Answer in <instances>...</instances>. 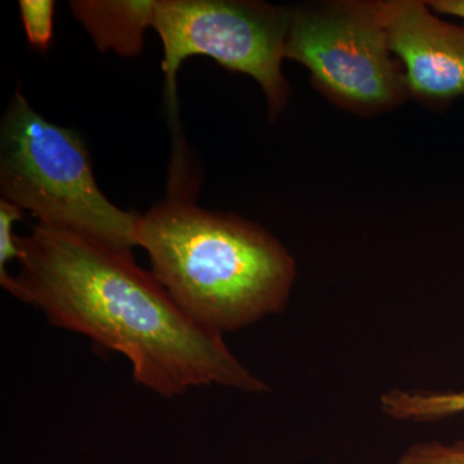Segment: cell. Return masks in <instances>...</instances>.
<instances>
[{"label": "cell", "instance_id": "6da1fadb", "mask_svg": "<svg viewBox=\"0 0 464 464\" xmlns=\"http://www.w3.org/2000/svg\"><path fill=\"white\" fill-rule=\"evenodd\" d=\"M17 243L23 255L11 295L54 326L127 357L134 380L146 389L166 398L210 384L266 390L222 334L183 313L132 253L42 224Z\"/></svg>", "mask_w": 464, "mask_h": 464}, {"label": "cell", "instance_id": "7a4b0ae2", "mask_svg": "<svg viewBox=\"0 0 464 464\" xmlns=\"http://www.w3.org/2000/svg\"><path fill=\"white\" fill-rule=\"evenodd\" d=\"M134 237L170 298L209 331H237L286 306L295 259L255 222L168 199L139 215Z\"/></svg>", "mask_w": 464, "mask_h": 464}, {"label": "cell", "instance_id": "3957f363", "mask_svg": "<svg viewBox=\"0 0 464 464\" xmlns=\"http://www.w3.org/2000/svg\"><path fill=\"white\" fill-rule=\"evenodd\" d=\"M0 194L38 218L118 252L132 253L139 215L102 194L75 130L51 123L14 93L0 130Z\"/></svg>", "mask_w": 464, "mask_h": 464}, {"label": "cell", "instance_id": "277c9868", "mask_svg": "<svg viewBox=\"0 0 464 464\" xmlns=\"http://www.w3.org/2000/svg\"><path fill=\"white\" fill-rule=\"evenodd\" d=\"M285 58L306 67L314 87L353 114H382L411 97L389 47L380 2L292 8Z\"/></svg>", "mask_w": 464, "mask_h": 464}, {"label": "cell", "instance_id": "5b68a950", "mask_svg": "<svg viewBox=\"0 0 464 464\" xmlns=\"http://www.w3.org/2000/svg\"><path fill=\"white\" fill-rule=\"evenodd\" d=\"M292 8L248 0H157L154 24L164 58L166 90L176 110L177 72L188 57L207 56L255 79L277 118L290 88L282 72Z\"/></svg>", "mask_w": 464, "mask_h": 464}, {"label": "cell", "instance_id": "8992f818", "mask_svg": "<svg viewBox=\"0 0 464 464\" xmlns=\"http://www.w3.org/2000/svg\"><path fill=\"white\" fill-rule=\"evenodd\" d=\"M393 56L404 70L409 96L444 108L464 96V25L436 16L422 0L380 2Z\"/></svg>", "mask_w": 464, "mask_h": 464}, {"label": "cell", "instance_id": "52a82bcc", "mask_svg": "<svg viewBox=\"0 0 464 464\" xmlns=\"http://www.w3.org/2000/svg\"><path fill=\"white\" fill-rule=\"evenodd\" d=\"M70 8L101 52L137 57L154 24L157 0H72Z\"/></svg>", "mask_w": 464, "mask_h": 464}, {"label": "cell", "instance_id": "ba28073f", "mask_svg": "<svg viewBox=\"0 0 464 464\" xmlns=\"http://www.w3.org/2000/svg\"><path fill=\"white\" fill-rule=\"evenodd\" d=\"M381 408L395 420L435 422L464 414V391L393 390L382 396Z\"/></svg>", "mask_w": 464, "mask_h": 464}, {"label": "cell", "instance_id": "9c48e42d", "mask_svg": "<svg viewBox=\"0 0 464 464\" xmlns=\"http://www.w3.org/2000/svg\"><path fill=\"white\" fill-rule=\"evenodd\" d=\"M18 7L30 45L36 50H47L53 38L54 2L21 0Z\"/></svg>", "mask_w": 464, "mask_h": 464}, {"label": "cell", "instance_id": "30bf717a", "mask_svg": "<svg viewBox=\"0 0 464 464\" xmlns=\"http://www.w3.org/2000/svg\"><path fill=\"white\" fill-rule=\"evenodd\" d=\"M24 210L14 206L11 201L0 200V284L3 288L11 292L14 288V279L7 266L12 259H21V249L17 243V235L14 234V226L23 219Z\"/></svg>", "mask_w": 464, "mask_h": 464}, {"label": "cell", "instance_id": "8fae6325", "mask_svg": "<svg viewBox=\"0 0 464 464\" xmlns=\"http://www.w3.org/2000/svg\"><path fill=\"white\" fill-rule=\"evenodd\" d=\"M399 464H464V440L447 445L441 442H420L408 449Z\"/></svg>", "mask_w": 464, "mask_h": 464}, {"label": "cell", "instance_id": "7c38bea8", "mask_svg": "<svg viewBox=\"0 0 464 464\" xmlns=\"http://www.w3.org/2000/svg\"><path fill=\"white\" fill-rule=\"evenodd\" d=\"M427 3L435 14L464 20V0H431Z\"/></svg>", "mask_w": 464, "mask_h": 464}]
</instances>
